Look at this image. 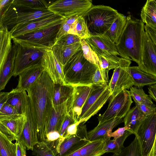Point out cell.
Masks as SVG:
<instances>
[{
    "instance_id": "1",
    "label": "cell",
    "mask_w": 156,
    "mask_h": 156,
    "mask_svg": "<svg viewBox=\"0 0 156 156\" xmlns=\"http://www.w3.org/2000/svg\"><path fill=\"white\" fill-rule=\"evenodd\" d=\"M54 83L44 71L27 90L36 122L38 142L44 141L46 126L54 107Z\"/></svg>"
},
{
    "instance_id": "2",
    "label": "cell",
    "mask_w": 156,
    "mask_h": 156,
    "mask_svg": "<svg viewBox=\"0 0 156 156\" xmlns=\"http://www.w3.org/2000/svg\"><path fill=\"white\" fill-rule=\"evenodd\" d=\"M145 24L141 20L127 17L126 25L116 44L119 55L122 58L141 63L142 40Z\"/></svg>"
},
{
    "instance_id": "3",
    "label": "cell",
    "mask_w": 156,
    "mask_h": 156,
    "mask_svg": "<svg viewBox=\"0 0 156 156\" xmlns=\"http://www.w3.org/2000/svg\"><path fill=\"white\" fill-rule=\"evenodd\" d=\"M97 68L84 58L82 50H80L63 67L65 81L73 86H92V78Z\"/></svg>"
},
{
    "instance_id": "4",
    "label": "cell",
    "mask_w": 156,
    "mask_h": 156,
    "mask_svg": "<svg viewBox=\"0 0 156 156\" xmlns=\"http://www.w3.org/2000/svg\"><path fill=\"white\" fill-rule=\"evenodd\" d=\"M119 12L110 6H92L82 16L90 35L104 34L117 18Z\"/></svg>"
},
{
    "instance_id": "5",
    "label": "cell",
    "mask_w": 156,
    "mask_h": 156,
    "mask_svg": "<svg viewBox=\"0 0 156 156\" xmlns=\"http://www.w3.org/2000/svg\"><path fill=\"white\" fill-rule=\"evenodd\" d=\"M13 1L11 0L0 14V27L6 26L9 31L54 14L48 9L40 11H21L15 5Z\"/></svg>"
},
{
    "instance_id": "6",
    "label": "cell",
    "mask_w": 156,
    "mask_h": 156,
    "mask_svg": "<svg viewBox=\"0 0 156 156\" xmlns=\"http://www.w3.org/2000/svg\"><path fill=\"white\" fill-rule=\"evenodd\" d=\"M62 23L13 38V43L26 47L45 51L52 50L55 44L57 33Z\"/></svg>"
},
{
    "instance_id": "7",
    "label": "cell",
    "mask_w": 156,
    "mask_h": 156,
    "mask_svg": "<svg viewBox=\"0 0 156 156\" xmlns=\"http://www.w3.org/2000/svg\"><path fill=\"white\" fill-rule=\"evenodd\" d=\"M111 93L108 84L103 86L92 85L90 94L77 119L80 123L84 124L96 114L110 98Z\"/></svg>"
},
{
    "instance_id": "8",
    "label": "cell",
    "mask_w": 156,
    "mask_h": 156,
    "mask_svg": "<svg viewBox=\"0 0 156 156\" xmlns=\"http://www.w3.org/2000/svg\"><path fill=\"white\" fill-rule=\"evenodd\" d=\"M108 106L102 114L98 117L99 123L115 118L123 119L130 109L133 103L129 90L121 91L115 96H111Z\"/></svg>"
},
{
    "instance_id": "9",
    "label": "cell",
    "mask_w": 156,
    "mask_h": 156,
    "mask_svg": "<svg viewBox=\"0 0 156 156\" xmlns=\"http://www.w3.org/2000/svg\"><path fill=\"white\" fill-rule=\"evenodd\" d=\"M93 5L91 0H58L48 4V9L65 19L83 16Z\"/></svg>"
},
{
    "instance_id": "10",
    "label": "cell",
    "mask_w": 156,
    "mask_h": 156,
    "mask_svg": "<svg viewBox=\"0 0 156 156\" xmlns=\"http://www.w3.org/2000/svg\"><path fill=\"white\" fill-rule=\"evenodd\" d=\"M156 134V112L146 116L135 135L140 156H147L151 151Z\"/></svg>"
},
{
    "instance_id": "11",
    "label": "cell",
    "mask_w": 156,
    "mask_h": 156,
    "mask_svg": "<svg viewBox=\"0 0 156 156\" xmlns=\"http://www.w3.org/2000/svg\"><path fill=\"white\" fill-rule=\"evenodd\" d=\"M15 44L16 52L13 75L14 76H18L21 72L28 68L41 65L42 56L45 50Z\"/></svg>"
},
{
    "instance_id": "12",
    "label": "cell",
    "mask_w": 156,
    "mask_h": 156,
    "mask_svg": "<svg viewBox=\"0 0 156 156\" xmlns=\"http://www.w3.org/2000/svg\"><path fill=\"white\" fill-rule=\"evenodd\" d=\"M131 63L130 60L120 58L119 65L114 69L108 84L111 97H114L122 90L129 89L134 86L133 80L127 71Z\"/></svg>"
},
{
    "instance_id": "13",
    "label": "cell",
    "mask_w": 156,
    "mask_h": 156,
    "mask_svg": "<svg viewBox=\"0 0 156 156\" xmlns=\"http://www.w3.org/2000/svg\"><path fill=\"white\" fill-rule=\"evenodd\" d=\"M86 125L80 123L75 134L65 138L55 153L56 156H67L89 142Z\"/></svg>"
},
{
    "instance_id": "14",
    "label": "cell",
    "mask_w": 156,
    "mask_h": 156,
    "mask_svg": "<svg viewBox=\"0 0 156 156\" xmlns=\"http://www.w3.org/2000/svg\"><path fill=\"white\" fill-rule=\"evenodd\" d=\"M25 115H0V132L12 141L19 140L26 120Z\"/></svg>"
},
{
    "instance_id": "15",
    "label": "cell",
    "mask_w": 156,
    "mask_h": 156,
    "mask_svg": "<svg viewBox=\"0 0 156 156\" xmlns=\"http://www.w3.org/2000/svg\"><path fill=\"white\" fill-rule=\"evenodd\" d=\"M25 114L26 120L22 134L18 140L22 142L27 150L32 151L34 146L38 143V140L37 125L34 119L28 95Z\"/></svg>"
},
{
    "instance_id": "16",
    "label": "cell",
    "mask_w": 156,
    "mask_h": 156,
    "mask_svg": "<svg viewBox=\"0 0 156 156\" xmlns=\"http://www.w3.org/2000/svg\"><path fill=\"white\" fill-rule=\"evenodd\" d=\"M138 66L143 71L156 77V45L145 31L142 40L141 63Z\"/></svg>"
},
{
    "instance_id": "17",
    "label": "cell",
    "mask_w": 156,
    "mask_h": 156,
    "mask_svg": "<svg viewBox=\"0 0 156 156\" xmlns=\"http://www.w3.org/2000/svg\"><path fill=\"white\" fill-rule=\"evenodd\" d=\"M98 56L102 55L110 58L119 59L116 44L104 34L90 35L85 40Z\"/></svg>"
},
{
    "instance_id": "18",
    "label": "cell",
    "mask_w": 156,
    "mask_h": 156,
    "mask_svg": "<svg viewBox=\"0 0 156 156\" xmlns=\"http://www.w3.org/2000/svg\"><path fill=\"white\" fill-rule=\"evenodd\" d=\"M65 18L54 14L49 16L23 25L10 31L12 38L40 30L58 23H63Z\"/></svg>"
},
{
    "instance_id": "19",
    "label": "cell",
    "mask_w": 156,
    "mask_h": 156,
    "mask_svg": "<svg viewBox=\"0 0 156 156\" xmlns=\"http://www.w3.org/2000/svg\"><path fill=\"white\" fill-rule=\"evenodd\" d=\"M92 88V85L74 86L73 92L68 99V114L77 120Z\"/></svg>"
},
{
    "instance_id": "20",
    "label": "cell",
    "mask_w": 156,
    "mask_h": 156,
    "mask_svg": "<svg viewBox=\"0 0 156 156\" xmlns=\"http://www.w3.org/2000/svg\"><path fill=\"white\" fill-rule=\"evenodd\" d=\"M41 65L54 84H66L64 80L63 66L57 60L52 50L45 51Z\"/></svg>"
},
{
    "instance_id": "21",
    "label": "cell",
    "mask_w": 156,
    "mask_h": 156,
    "mask_svg": "<svg viewBox=\"0 0 156 156\" xmlns=\"http://www.w3.org/2000/svg\"><path fill=\"white\" fill-rule=\"evenodd\" d=\"M123 122V119L115 118L105 121L98 125L88 132V137L90 141L97 140L107 141L110 139V134L113 129Z\"/></svg>"
},
{
    "instance_id": "22",
    "label": "cell",
    "mask_w": 156,
    "mask_h": 156,
    "mask_svg": "<svg viewBox=\"0 0 156 156\" xmlns=\"http://www.w3.org/2000/svg\"><path fill=\"white\" fill-rule=\"evenodd\" d=\"M68 100L64 103L57 105H54L49 121L45 128L44 135L50 132L59 130L68 113Z\"/></svg>"
},
{
    "instance_id": "23",
    "label": "cell",
    "mask_w": 156,
    "mask_h": 156,
    "mask_svg": "<svg viewBox=\"0 0 156 156\" xmlns=\"http://www.w3.org/2000/svg\"><path fill=\"white\" fill-rule=\"evenodd\" d=\"M44 71L41 64L35 65L23 70L18 75V83L16 88L27 91Z\"/></svg>"
},
{
    "instance_id": "24",
    "label": "cell",
    "mask_w": 156,
    "mask_h": 156,
    "mask_svg": "<svg viewBox=\"0 0 156 156\" xmlns=\"http://www.w3.org/2000/svg\"><path fill=\"white\" fill-rule=\"evenodd\" d=\"M127 71L132 77L134 86L142 88L156 84V77L142 71L138 66H129Z\"/></svg>"
},
{
    "instance_id": "25",
    "label": "cell",
    "mask_w": 156,
    "mask_h": 156,
    "mask_svg": "<svg viewBox=\"0 0 156 156\" xmlns=\"http://www.w3.org/2000/svg\"><path fill=\"white\" fill-rule=\"evenodd\" d=\"M146 117L137 105L130 109L123 119L124 126L129 128L128 131L136 135L138 129Z\"/></svg>"
},
{
    "instance_id": "26",
    "label": "cell",
    "mask_w": 156,
    "mask_h": 156,
    "mask_svg": "<svg viewBox=\"0 0 156 156\" xmlns=\"http://www.w3.org/2000/svg\"><path fill=\"white\" fill-rule=\"evenodd\" d=\"M16 52L15 44H13L12 49L7 59L0 68V90H4L13 75L14 62Z\"/></svg>"
},
{
    "instance_id": "27",
    "label": "cell",
    "mask_w": 156,
    "mask_h": 156,
    "mask_svg": "<svg viewBox=\"0 0 156 156\" xmlns=\"http://www.w3.org/2000/svg\"><path fill=\"white\" fill-rule=\"evenodd\" d=\"M0 68L4 64L11 51L12 46L11 34L8 28L0 27Z\"/></svg>"
},
{
    "instance_id": "28",
    "label": "cell",
    "mask_w": 156,
    "mask_h": 156,
    "mask_svg": "<svg viewBox=\"0 0 156 156\" xmlns=\"http://www.w3.org/2000/svg\"><path fill=\"white\" fill-rule=\"evenodd\" d=\"M9 92V99L7 103L14 107L19 114L25 115L28 99L26 91L16 88Z\"/></svg>"
},
{
    "instance_id": "29",
    "label": "cell",
    "mask_w": 156,
    "mask_h": 156,
    "mask_svg": "<svg viewBox=\"0 0 156 156\" xmlns=\"http://www.w3.org/2000/svg\"><path fill=\"white\" fill-rule=\"evenodd\" d=\"M81 49V43H79L66 47L56 44L52 51L57 60L64 66L74 54Z\"/></svg>"
},
{
    "instance_id": "30",
    "label": "cell",
    "mask_w": 156,
    "mask_h": 156,
    "mask_svg": "<svg viewBox=\"0 0 156 156\" xmlns=\"http://www.w3.org/2000/svg\"><path fill=\"white\" fill-rule=\"evenodd\" d=\"M105 141H90L83 147L67 156H101L105 153L103 148Z\"/></svg>"
},
{
    "instance_id": "31",
    "label": "cell",
    "mask_w": 156,
    "mask_h": 156,
    "mask_svg": "<svg viewBox=\"0 0 156 156\" xmlns=\"http://www.w3.org/2000/svg\"><path fill=\"white\" fill-rule=\"evenodd\" d=\"M127 17L119 13L117 19L104 34L112 42L116 44L124 29Z\"/></svg>"
},
{
    "instance_id": "32",
    "label": "cell",
    "mask_w": 156,
    "mask_h": 156,
    "mask_svg": "<svg viewBox=\"0 0 156 156\" xmlns=\"http://www.w3.org/2000/svg\"><path fill=\"white\" fill-rule=\"evenodd\" d=\"M74 86L68 84H54L53 94L54 105L61 104L67 100L72 95Z\"/></svg>"
},
{
    "instance_id": "33",
    "label": "cell",
    "mask_w": 156,
    "mask_h": 156,
    "mask_svg": "<svg viewBox=\"0 0 156 156\" xmlns=\"http://www.w3.org/2000/svg\"><path fill=\"white\" fill-rule=\"evenodd\" d=\"M140 16L144 24L156 28V5L153 0L146 2L141 9Z\"/></svg>"
},
{
    "instance_id": "34",
    "label": "cell",
    "mask_w": 156,
    "mask_h": 156,
    "mask_svg": "<svg viewBox=\"0 0 156 156\" xmlns=\"http://www.w3.org/2000/svg\"><path fill=\"white\" fill-rule=\"evenodd\" d=\"M14 4L22 11H40L48 9L46 1L41 0H13Z\"/></svg>"
},
{
    "instance_id": "35",
    "label": "cell",
    "mask_w": 156,
    "mask_h": 156,
    "mask_svg": "<svg viewBox=\"0 0 156 156\" xmlns=\"http://www.w3.org/2000/svg\"><path fill=\"white\" fill-rule=\"evenodd\" d=\"M132 134L131 132L127 130L120 137L105 141L103 148L104 153L112 152L115 154L120 152L125 147L123 145L125 141Z\"/></svg>"
},
{
    "instance_id": "36",
    "label": "cell",
    "mask_w": 156,
    "mask_h": 156,
    "mask_svg": "<svg viewBox=\"0 0 156 156\" xmlns=\"http://www.w3.org/2000/svg\"><path fill=\"white\" fill-rule=\"evenodd\" d=\"M98 56L100 61V67L98 68L104 79L108 83V72L111 69H115L119 66L120 59H113L102 55Z\"/></svg>"
},
{
    "instance_id": "37",
    "label": "cell",
    "mask_w": 156,
    "mask_h": 156,
    "mask_svg": "<svg viewBox=\"0 0 156 156\" xmlns=\"http://www.w3.org/2000/svg\"><path fill=\"white\" fill-rule=\"evenodd\" d=\"M0 156H17L16 144L0 132Z\"/></svg>"
},
{
    "instance_id": "38",
    "label": "cell",
    "mask_w": 156,
    "mask_h": 156,
    "mask_svg": "<svg viewBox=\"0 0 156 156\" xmlns=\"http://www.w3.org/2000/svg\"><path fill=\"white\" fill-rule=\"evenodd\" d=\"M81 44L84 58L90 63L100 67V61L97 54L92 49L84 39H82Z\"/></svg>"
},
{
    "instance_id": "39",
    "label": "cell",
    "mask_w": 156,
    "mask_h": 156,
    "mask_svg": "<svg viewBox=\"0 0 156 156\" xmlns=\"http://www.w3.org/2000/svg\"><path fill=\"white\" fill-rule=\"evenodd\" d=\"M69 34H75L84 40L90 37L85 20L82 16L80 17L74 28Z\"/></svg>"
},
{
    "instance_id": "40",
    "label": "cell",
    "mask_w": 156,
    "mask_h": 156,
    "mask_svg": "<svg viewBox=\"0 0 156 156\" xmlns=\"http://www.w3.org/2000/svg\"><path fill=\"white\" fill-rule=\"evenodd\" d=\"M112 156H140L137 139L135 136L130 144L119 153L113 154Z\"/></svg>"
},
{
    "instance_id": "41",
    "label": "cell",
    "mask_w": 156,
    "mask_h": 156,
    "mask_svg": "<svg viewBox=\"0 0 156 156\" xmlns=\"http://www.w3.org/2000/svg\"><path fill=\"white\" fill-rule=\"evenodd\" d=\"M32 154L36 156H56L53 151L44 142H38L34 147Z\"/></svg>"
},
{
    "instance_id": "42",
    "label": "cell",
    "mask_w": 156,
    "mask_h": 156,
    "mask_svg": "<svg viewBox=\"0 0 156 156\" xmlns=\"http://www.w3.org/2000/svg\"><path fill=\"white\" fill-rule=\"evenodd\" d=\"M129 91L136 104L144 102L150 97L145 93L142 88L132 86L129 88Z\"/></svg>"
},
{
    "instance_id": "43",
    "label": "cell",
    "mask_w": 156,
    "mask_h": 156,
    "mask_svg": "<svg viewBox=\"0 0 156 156\" xmlns=\"http://www.w3.org/2000/svg\"><path fill=\"white\" fill-rule=\"evenodd\" d=\"M82 39L75 34H68L62 36L56 42L57 44L62 47H66L81 43Z\"/></svg>"
},
{
    "instance_id": "44",
    "label": "cell",
    "mask_w": 156,
    "mask_h": 156,
    "mask_svg": "<svg viewBox=\"0 0 156 156\" xmlns=\"http://www.w3.org/2000/svg\"><path fill=\"white\" fill-rule=\"evenodd\" d=\"M77 122V121L73 117L67 113L59 131L60 137L58 140L57 147L55 150L54 151V153L57 151L60 145L62 142L63 138L68 127L71 124Z\"/></svg>"
},
{
    "instance_id": "45",
    "label": "cell",
    "mask_w": 156,
    "mask_h": 156,
    "mask_svg": "<svg viewBox=\"0 0 156 156\" xmlns=\"http://www.w3.org/2000/svg\"><path fill=\"white\" fill-rule=\"evenodd\" d=\"M146 116L148 115L156 112V106L150 97L144 102L139 104H136Z\"/></svg>"
},
{
    "instance_id": "46",
    "label": "cell",
    "mask_w": 156,
    "mask_h": 156,
    "mask_svg": "<svg viewBox=\"0 0 156 156\" xmlns=\"http://www.w3.org/2000/svg\"><path fill=\"white\" fill-rule=\"evenodd\" d=\"M93 85L103 86L108 85V83L104 79L101 73L97 67L92 78Z\"/></svg>"
},
{
    "instance_id": "47",
    "label": "cell",
    "mask_w": 156,
    "mask_h": 156,
    "mask_svg": "<svg viewBox=\"0 0 156 156\" xmlns=\"http://www.w3.org/2000/svg\"><path fill=\"white\" fill-rule=\"evenodd\" d=\"M75 26H71L66 23L64 21L60 25L56 36V41L62 36L69 34L70 31L74 28Z\"/></svg>"
},
{
    "instance_id": "48",
    "label": "cell",
    "mask_w": 156,
    "mask_h": 156,
    "mask_svg": "<svg viewBox=\"0 0 156 156\" xmlns=\"http://www.w3.org/2000/svg\"><path fill=\"white\" fill-rule=\"evenodd\" d=\"M18 114H19L15 108L7 103L0 108V115H10Z\"/></svg>"
},
{
    "instance_id": "49",
    "label": "cell",
    "mask_w": 156,
    "mask_h": 156,
    "mask_svg": "<svg viewBox=\"0 0 156 156\" xmlns=\"http://www.w3.org/2000/svg\"><path fill=\"white\" fill-rule=\"evenodd\" d=\"M80 123V122H77L71 124L68 127L63 138L62 142L65 138L76 133L78 126Z\"/></svg>"
},
{
    "instance_id": "50",
    "label": "cell",
    "mask_w": 156,
    "mask_h": 156,
    "mask_svg": "<svg viewBox=\"0 0 156 156\" xmlns=\"http://www.w3.org/2000/svg\"><path fill=\"white\" fill-rule=\"evenodd\" d=\"M145 31L156 45V28L147 25H145Z\"/></svg>"
},
{
    "instance_id": "51",
    "label": "cell",
    "mask_w": 156,
    "mask_h": 156,
    "mask_svg": "<svg viewBox=\"0 0 156 156\" xmlns=\"http://www.w3.org/2000/svg\"><path fill=\"white\" fill-rule=\"evenodd\" d=\"M16 144L17 156H26V146L20 141L18 140L16 142Z\"/></svg>"
},
{
    "instance_id": "52",
    "label": "cell",
    "mask_w": 156,
    "mask_h": 156,
    "mask_svg": "<svg viewBox=\"0 0 156 156\" xmlns=\"http://www.w3.org/2000/svg\"><path fill=\"white\" fill-rule=\"evenodd\" d=\"M129 128L127 126L119 128L118 129L110 134L111 137H113L114 139H116L123 136L127 130H129Z\"/></svg>"
},
{
    "instance_id": "53",
    "label": "cell",
    "mask_w": 156,
    "mask_h": 156,
    "mask_svg": "<svg viewBox=\"0 0 156 156\" xmlns=\"http://www.w3.org/2000/svg\"><path fill=\"white\" fill-rule=\"evenodd\" d=\"M10 92H1L0 93V108L6 103L9 99Z\"/></svg>"
},
{
    "instance_id": "54",
    "label": "cell",
    "mask_w": 156,
    "mask_h": 156,
    "mask_svg": "<svg viewBox=\"0 0 156 156\" xmlns=\"http://www.w3.org/2000/svg\"><path fill=\"white\" fill-rule=\"evenodd\" d=\"M82 16H73L67 18L65 20V22L68 24L72 26H74L80 17Z\"/></svg>"
},
{
    "instance_id": "55",
    "label": "cell",
    "mask_w": 156,
    "mask_h": 156,
    "mask_svg": "<svg viewBox=\"0 0 156 156\" xmlns=\"http://www.w3.org/2000/svg\"><path fill=\"white\" fill-rule=\"evenodd\" d=\"M148 92L151 98L156 102V84L149 86Z\"/></svg>"
},
{
    "instance_id": "56",
    "label": "cell",
    "mask_w": 156,
    "mask_h": 156,
    "mask_svg": "<svg viewBox=\"0 0 156 156\" xmlns=\"http://www.w3.org/2000/svg\"><path fill=\"white\" fill-rule=\"evenodd\" d=\"M11 0H0V14L11 2Z\"/></svg>"
},
{
    "instance_id": "57",
    "label": "cell",
    "mask_w": 156,
    "mask_h": 156,
    "mask_svg": "<svg viewBox=\"0 0 156 156\" xmlns=\"http://www.w3.org/2000/svg\"><path fill=\"white\" fill-rule=\"evenodd\" d=\"M147 156H156V134L153 147Z\"/></svg>"
},
{
    "instance_id": "58",
    "label": "cell",
    "mask_w": 156,
    "mask_h": 156,
    "mask_svg": "<svg viewBox=\"0 0 156 156\" xmlns=\"http://www.w3.org/2000/svg\"><path fill=\"white\" fill-rule=\"evenodd\" d=\"M153 1L154 2V3L156 5V0H153Z\"/></svg>"
}]
</instances>
